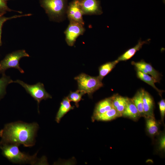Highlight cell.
Wrapping results in <instances>:
<instances>
[{
    "mask_svg": "<svg viewBox=\"0 0 165 165\" xmlns=\"http://www.w3.org/2000/svg\"><path fill=\"white\" fill-rule=\"evenodd\" d=\"M113 108L111 97L106 98L97 104L92 116L104 113Z\"/></svg>",
    "mask_w": 165,
    "mask_h": 165,
    "instance_id": "obj_14",
    "label": "cell"
},
{
    "mask_svg": "<svg viewBox=\"0 0 165 165\" xmlns=\"http://www.w3.org/2000/svg\"><path fill=\"white\" fill-rule=\"evenodd\" d=\"M4 14L3 13H0V17L1 16H3Z\"/></svg>",
    "mask_w": 165,
    "mask_h": 165,
    "instance_id": "obj_28",
    "label": "cell"
},
{
    "mask_svg": "<svg viewBox=\"0 0 165 165\" xmlns=\"http://www.w3.org/2000/svg\"><path fill=\"white\" fill-rule=\"evenodd\" d=\"M139 65L145 68L147 74L152 77L157 82H159L161 79V75L150 64L146 62L144 60L137 62Z\"/></svg>",
    "mask_w": 165,
    "mask_h": 165,
    "instance_id": "obj_17",
    "label": "cell"
},
{
    "mask_svg": "<svg viewBox=\"0 0 165 165\" xmlns=\"http://www.w3.org/2000/svg\"><path fill=\"white\" fill-rule=\"evenodd\" d=\"M40 2L50 20L60 22L65 18L68 0H40Z\"/></svg>",
    "mask_w": 165,
    "mask_h": 165,
    "instance_id": "obj_3",
    "label": "cell"
},
{
    "mask_svg": "<svg viewBox=\"0 0 165 165\" xmlns=\"http://www.w3.org/2000/svg\"><path fill=\"white\" fill-rule=\"evenodd\" d=\"M111 97L113 108L122 115L129 98L117 94H115Z\"/></svg>",
    "mask_w": 165,
    "mask_h": 165,
    "instance_id": "obj_15",
    "label": "cell"
},
{
    "mask_svg": "<svg viewBox=\"0 0 165 165\" xmlns=\"http://www.w3.org/2000/svg\"><path fill=\"white\" fill-rule=\"evenodd\" d=\"M83 15L81 7L80 0H73L68 4L66 16L69 21L78 23L84 25Z\"/></svg>",
    "mask_w": 165,
    "mask_h": 165,
    "instance_id": "obj_8",
    "label": "cell"
},
{
    "mask_svg": "<svg viewBox=\"0 0 165 165\" xmlns=\"http://www.w3.org/2000/svg\"><path fill=\"white\" fill-rule=\"evenodd\" d=\"M137 75L140 79L152 86L158 93L159 95L161 96L163 91L159 89L155 86V83L156 82L152 77L147 74L137 70Z\"/></svg>",
    "mask_w": 165,
    "mask_h": 165,
    "instance_id": "obj_20",
    "label": "cell"
},
{
    "mask_svg": "<svg viewBox=\"0 0 165 165\" xmlns=\"http://www.w3.org/2000/svg\"><path fill=\"white\" fill-rule=\"evenodd\" d=\"M19 146L15 144H4L0 145V148L3 156L13 163L32 165L46 163L45 159L38 158L37 153L30 155L20 151Z\"/></svg>",
    "mask_w": 165,
    "mask_h": 165,
    "instance_id": "obj_2",
    "label": "cell"
},
{
    "mask_svg": "<svg viewBox=\"0 0 165 165\" xmlns=\"http://www.w3.org/2000/svg\"><path fill=\"white\" fill-rule=\"evenodd\" d=\"M4 0L5 1H7V0Z\"/></svg>",
    "mask_w": 165,
    "mask_h": 165,
    "instance_id": "obj_29",
    "label": "cell"
},
{
    "mask_svg": "<svg viewBox=\"0 0 165 165\" xmlns=\"http://www.w3.org/2000/svg\"><path fill=\"white\" fill-rule=\"evenodd\" d=\"M143 105L144 117H154V101L149 93L144 90L143 99Z\"/></svg>",
    "mask_w": 165,
    "mask_h": 165,
    "instance_id": "obj_10",
    "label": "cell"
},
{
    "mask_svg": "<svg viewBox=\"0 0 165 165\" xmlns=\"http://www.w3.org/2000/svg\"><path fill=\"white\" fill-rule=\"evenodd\" d=\"M13 11L8 6L7 2L4 0H0V13L5 14L7 12Z\"/></svg>",
    "mask_w": 165,
    "mask_h": 165,
    "instance_id": "obj_25",
    "label": "cell"
},
{
    "mask_svg": "<svg viewBox=\"0 0 165 165\" xmlns=\"http://www.w3.org/2000/svg\"><path fill=\"white\" fill-rule=\"evenodd\" d=\"M38 128L36 122L28 123L17 121L7 123L0 130V145L15 144L32 147L35 144Z\"/></svg>",
    "mask_w": 165,
    "mask_h": 165,
    "instance_id": "obj_1",
    "label": "cell"
},
{
    "mask_svg": "<svg viewBox=\"0 0 165 165\" xmlns=\"http://www.w3.org/2000/svg\"><path fill=\"white\" fill-rule=\"evenodd\" d=\"M122 116V115L113 108L101 114L92 116V120L108 121Z\"/></svg>",
    "mask_w": 165,
    "mask_h": 165,
    "instance_id": "obj_16",
    "label": "cell"
},
{
    "mask_svg": "<svg viewBox=\"0 0 165 165\" xmlns=\"http://www.w3.org/2000/svg\"><path fill=\"white\" fill-rule=\"evenodd\" d=\"M77 81L78 90L87 94L90 97L94 92L103 86L98 76L93 77L82 73L75 78Z\"/></svg>",
    "mask_w": 165,
    "mask_h": 165,
    "instance_id": "obj_4",
    "label": "cell"
},
{
    "mask_svg": "<svg viewBox=\"0 0 165 165\" xmlns=\"http://www.w3.org/2000/svg\"><path fill=\"white\" fill-rule=\"evenodd\" d=\"M159 150L160 151H164L165 149V136L163 134L160 137L158 141Z\"/></svg>",
    "mask_w": 165,
    "mask_h": 165,
    "instance_id": "obj_27",
    "label": "cell"
},
{
    "mask_svg": "<svg viewBox=\"0 0 165 165\" xmlns=\"http://www.w3.org/2000/svg\"><path fill=\"white\" fill-rule=\"evenodd\" d=\"M119 61L116 60L112 62H107L100 66L99 68L98 77L102 80L115 67Z\"/></svg>",
    "mask_w": 165,
    "mask_h": 165,
    "instance_id": "obj_21",
    "label": "cell"
},
{
    "mask_svg": "<svg viewBox=\"0 0 165 165\" xmlns=\"http://www.w3.org/2000/svg\"><path fill=\"white\" fill-rule=\"evenodd\" d=\"M144 90L142 89L138 90L133 98L131 99L137 108L141 117H144L143 105V95Z\"/></svg>",
    "mask_w": 165,
    "mask_h": 165,
    "instance_id": "obj_19",
    "label": "cell"
},
{
    "mask_svg": "<svg viewBox=\"0 0 165 165\" xmlns=\"http://www.w3.org/2000/svg\"><path fill=\"white\" fill-rule=\"evenodd\" d=\"M13 82L18 83L27 92L37 101L38 112L39 105L40 102L42 100L52 98V96L46 92L43 84L42 83L38 82L34 85H29L19 79L13 81Z\"/></svg>",
    "mask_w": 165,
    "mask_h": 165,
    "instance_id": "obj_6",
    "label": "cell"
},
{
    "mask_svg": "<svg viewBox=\"0 0 165 165\" xmlns=\"http://www.w3.org/2000/svg\"><path fill=\"white\" fill-rule=\"evenodd\" d=\"M84 26L78 23L69 21L64 32L65 41L69 46H73L78 37L83 34L85 31Z\"/></svg>",
    "mask_w": 165,
    "mask_h": 165,
    "instance_id": "obj_7",
    "label": "cell"
},
{
    "mask_svg": "<svg viewBox=\"0 0 165 165\" xmlns=\"http://www.w3.org/2000/svg\"><path fill=\"white\" fill-rule=\"evenodd\" d=\"M84 15H100L103 12L100 1L98 0H80Z\"/></svg>",
    "mask_w": 165,
    "mask_h": 165,
    "instance_id": "obj_9",
    "label": "cell"
},
{
    "mask_svg": "<svg viewBox=\"0 0 165 165\" xmlns=\"http://www.w3.org/2000/svg\"><path fill=\"white\" fill-rule=\"evenodd\" d=\"M146 125L147 132L149 135L154 136L159 132V124L154 117L146 118Z\"/></svg>",
    "mask_w": 165,
    "mask_h": 165,
    "instance_id": "obj_18",
    "label": "cell"
},
{
    "mask_svg": "<svg viewBox=\"0 0 165 165\" xmlns=\"http://www.w3.org/2000/svg\"><path fill=\"white\" fill-rule=\"evenodd\" d=\"M31 15V14H28L21 15H16L9 17H5L3 16V15L0 17V46H1L2 44L1 41V34L2 28L4 23L7 20L11 19L20 17L22 16H30Z\"/></svg>",
    "mask_w": 165,
    "mask_h": 165,
    "instance_id": "obj_24",
    "label": "cell"
},
{
    "mask_svg": "<svg viewBox=\"0 0 165 165\" xmlns=\"http://www.w3.org/2000/svg\"><path fill=\"white\" fill-rule=\"evenodd\" d=\"M13 82L10 77L6 75L5 73L2 74V77L0 78V100L6 94V89L7 85Z\"/></svg>",
    "mask_w": 165,
    "mask_h": 165,
    "instance_id": "obj_22",
    "label": "cell"
},
{
    "mask_svg": "<svg viewBox=\"0 0 165 165\" xmlns=\"http://www.w3.org/2000/svg\"><path fill=\"white\" fill-rule=\"evenodd\" d=\"M122 116L134 120H138L141 117L137 108L131 99L129 98L122 114Z\"/></svg>",
    "mask_w": 165,
    "mask_h": 165,
    "instance_id": "obj_12",
    "label": "cell"
},
{
    "mask_svg": "<svg viewBox=\"0 0 165 165\" xmlns=\"http://www.w3.org/2000/svg\"><path fill=\"white\" fill-rule=\"evenodd\" d=\"M150 41V39L145 41H142L140 39L134 46L127 50L119 57L117 60L119 62L126 61L130 59L142 48L144 44L149 43Z\"/></svg>",
    "mask_w": 165,
    "mask_h": 165,
    "instance_id": "obj_11",
    "label": "cell"
},
{
    "mask_svg": "<svg viewBox=\"0 0 165 165\" xmlns=\"http://www.w3.org/2000/svg\"><path fill=\"white\" fill-rule=\"evenodd\" d=\"M29 57V55L24 50H16L8 54L0 62V73L2 74L7 69L13 68L24 73V71L20 66L19 61L23 57Z\"/></svg>",
    "mask_w": 165,
    "mask_h": 165,
    "instance_id": "obj_5",
    "label": "cell"
},
{
    "mask_svg": "<svg viewBox=\"0 0 165 165\" xmlns=\"http://www.w3.org/2000/svg\"><path fill=\"white\" fill-rule=\"evenodd\" d=\"M85 94L83 91L78 90L75 92H71L67 97L70 101L74 102L78 108L79 106V102L82 99V96Z\"/></svg>",
    "mask_w": 165,
    "mask_h": 165,
    "instance_id": "obj_23",
    "label": "cell"
},
{
    "mask_svg": "<svg viewBox=\"0 0 165 165\" xmlns=\"http://www.w3.org/2000/svg\"><path fill=\"white\" fill-rule=\"evenodd\" d=\"M158 105L162 120L163 122L165 115V101L162 99L158 102Z\"/></svg>",
    "mask_w": 165,
    "mask_h": 165,
    "instance_id": "obj_26",
    "label": "cell"
},
{
    "mask_svg": "<svg viewBox=\"0 0 165 165\" xmlns=\"http://www.w3.org/2000/svg\"><path fill=\"white\" fill-rule=\"evenodd\" d=\"M74 108V106H71L67 97H64L61 103L60 107L55 117V121L58 123H59L64 115L70 110L73 109Z\"/></svg>",
    "mask_w": 165,
    "mask_h": 165,
    "instance_id": "obj_13",
    "label": "cell"
}]
</instances>
